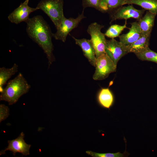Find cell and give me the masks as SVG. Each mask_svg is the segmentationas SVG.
<instances>
[{
  "instance_id": "6da1fadb",
  "label": "cell",
  "mask_w": 157,
  "mask_h": 157,
  "mask_svg": "<svg viewBox=\"0 0 157 157\" xmlns=\"http://www.w3.org/2000/svg\"><path fill=\"white\" fill-rule=\"evenodd\" d=\"M26 31L29 37L42 49L48 60V67L55 60L53 51V33L50 27L42 16H35L26 22Z\"/></svg>"
},
{
  "instance_id": "7a4b0ae2",
  "label": "cell",
  "mask_w": 157,
  "mask_h": 157,
  "mask_svg": "<svg viewBox=\"0 0 157 157\" xmlns=\"http://www.w3.org/2000/svg\"><path fill=\"white\" fill-rule=\"evenodd\" d=\"M31 87L23 74L19 73L14 79L9 80L1 93L0 100L7 102L9 105L16 103Z\"/></svg>"
},
{
  "instance_id": "3957f363",
  "label": "cell",
  "mask_w": 157,
  "mask_h": 157,
  "mask_svg": "<svg viewBox=\"0 0 157 157\" xmlns=\"http://www.w3.org/2000/svg\"><path fill=\"white\" fill-rule=\"evenodd\" d=\"M63 3V0H42L38 3L36 8L46 13L57 28L60 25L64 15Z\"/></svg>"
},
{
  "instance_id": "277c9868",
  "label": "cell",
  "mask_w": 157,
  "mask_h": 157,
  "mask_svg": "<svg viewBox=\"0 0 157 157\" xmlns=\"http://www.w3.org/2000/svg\"><path fill=\"white\" fill-rule=\"evenodd\" d=\"M104 26L95 22L88 26L87 31L91 36V40L95 49L96 58L105 53L106 40L101 30Z\"/></svg>"
},
{
  "instance_id": "5b68a950",
  "label": "cell",
  "mask_w": 157,
  "mask_h": 157,
  "mask_svg": "<svg viewBox=\"0 0 157 157\" xmlns=\"http://www.w3.org/2000/svg\"><path fill=\"white\" fill-rule=\"evenodd\" d=\"M95 67L93 78L95 80H101L107 78L111 73L115 72L117 66L104 53L97 58Z\"/></svg>"
},
{
  "instance_id": "8992f818",
  "label": "cell",
  "mask_w": 157,
  "mask_h": 157,
  "mask_svg": "<svg viewBox=\"0 0 157 157\" xmlns=\"http://www.w3.org/2000/svg\"><path fill=\"white\" fill-rule=\"evenodd\" d=\"M85 18L84 15V10L76 18H66L63 17L61 23L56 28L57 31L53 33V37L56 40H60L65 42L67 35L72 30L76 28L82 19Z\"/></svg>"
},
{
  "instance_id": "52a82bcc",
  "label": "cell",
  "mask_w": 157,
  "mask_h": 157,
  "mask_svg": "<svg viewBox=\"0 0 157 157\" xmlns=\"http://www.w3.org/2000/svg\"><path fill=\"white\" fill-rule=\"evenodd\" d=\"M105 54L117 65L119 60L128 53L126 46L114 39L106 40Z\"/></svg>"
},
{
  "instance_id": "ba28073f",
  "label": "cell",
  "mask_w": 157,
  "mask_h": 157,
  "mask_svg": "<svg viewBox=\"0 0 157 157\" xmlns=\"http://www.w3.org/2000/svg\"><path fill=\"white\" fill-rule=\"evenodd\" d=\"M144 9L138 10L132 5L118 7L112 13L111 16L110 23L117 20L134 18L138 20L142 17L145 11Z\"/></svg>"
},
{
  "instance_id": "9c48e42d",
  "label": "cell",
  "mask_w": 157,
  "mask_h": 157,
  "mask_svg": "<svg viewBox=\"0 0 157 157\" xmlns=\"http://www.w3.org/2000/svg\"><path fill=\"white\" fill-rule=\"evenodd\" d=\"M38 10L36 8L30 7L28 3L24 2L10 13L8 18L10 22L17 24L22 22H26L29 18L30 14Z\"/></svg>"
},
{
  "instance_id": "30bf717a",
  "label": "cell",
  "mask_w": 157,
  "mask_h": 157,
  "mask_svg": "<svg viewBox=\"0 0 157 157\" xmlns=\"http://www.w3.org/2000/svg\"><path fill=\"white\" fill-rule=\"evenodd\" d=\"M24 134L22 132L17 138L10 140H8V145L4 150L0 151V155L6 154V151L9 150L13 152L14 156L17 152L21 153L23 155L26 156L29 155V149L31 144H26L24 140Z\"/></svg>"
},
{
  "instance_id": "8fae6325",
  "label": "cell",
  "mask_w": 157,
  "mask_h": 157,
  "mask_svg": "<svg viewBox=\"0 0 157 157\" xmlns=\"http://www.w3.org/2000/svg\"><path fill=\"white\" fill-rule=\"evenodd\" d=\"M72 37L75 40L76 44L81 48L84 55L90 63L95 67L97 60L96 52L91 40L85 38L77 39Z\"/></svg>"
},
{
  "instance_id": "7c38bea8",
  "label": "cell",
  "mask_w": 157,
  "mask_h": 157,
  "mask_svg": "<svg viewBox=\"0 0 157 157\" xmlns=\"http://www.w3.org/2000/svg\"><path fill=\"white\" fill-rule=\"evenodd\" d=\"M131 24V26L128 32L119 36V41L126 46L132 44L142 35L138 22H134Z\"/></svg>"
},
{
  "instance_id": "4fadbf2b",
  "label": "cell",
  "mask_w": 157,
  "mask_h": 157,
  "mask_svg": "<svg viewBox=\"0 0 157 157\" xmlns=\"http://www.w3.org/2000/svg\"><path fill=\"white\" fill-rule=\"evenodd\" d=\"M156 15L147 11L138 22L142 35L150 34Z\"/></svg>"
},
{
  "instance_id": "5bb4252c",
  "label": "cell",
  "mask_w": 157,
  "mask_h": 157,
  "mask_svg": "<svg viewBox=\"0 0 157 157\" xmlns=\"http://www.w3.org/2000/svg\"><path fill=\"white\" fill-rule=\"evenodd\" d=\"M150 34L142 35L135 42L129 45L126 46L128 53H139L149 47Z\"/></svg>"
},
{
  "instance_id": "9a60e30c",
  "label": "cell",
  "mask_w": 157,
  "mask_h": 157,
  "mask_svg": "<svg viewBox=\"0 0 157 157\" xmlns=\"http://www.w3.org/2000/svg\"><path fill=\"white\" fill-rule=\"evenodd\" d=\"M97 99L102 107L110 109L113 104L114 99L113 95L108 88H102L99 92Z\"/></svg>"
},
{
  "instance_id": "2e32d148",
  "label": "cell",
  "mask_w": 157,
  "mask_h": 157,
  "mask_svg": "<svg viewBox=\"0 0 157 157\" xmlns=\"http://www.w3.org/2000/svg\"><path fill=\"white\" fill-rule=\"evenodd\" d=\"M18 66L14 63L10 68H6L5 67L0 68V92L3 91V86L11 77L18 71Z\"/></svg>"
},
{
  "instance_id": "e0dca14e",
  "label": "cell",
  "mask_w": 157,
  "mask_h": 157,
  "mask_svg": "<svg viewBox=\"0 0 157 157\" xmlns=\"http://www.w3.org/2000/svg\"><path fill=\"white\" fill-rule=\"evenodd\" d=\"M126 4L138 5L144 10L157 15V0H126Z\"/></svg>"
},
{
  "instance_id": "ac0fdd59",
  "label": "cell",
  "mask_w": 157,
  "mask_h": 157,
  "mask_svg": "<svg viewBox=\"0 0 157 157\" xmlns=\"http://www.w3.org/2000/svg\"><path fill=\"white\" fill-rule=\"evenodd\" d=\"M135 54L142 61H151L157 64V53L150 49L149 47Z\"/></svg>"
},
{
  "instance_id": "d6986e66",
  "label": "cell",
  "mask_w": 157,
  "mask_h": 157,
  "mask_svg": "<svg viewBox=\"0 0 157 157\" xmlns=\"http://www.w3.org/2000/svg\"><path fill=\"white\" fill-rule=\"evenodd\" d=\"M126 28V23L123 25L114 24L111 25L106 31L104 35L105 36L111 39L118 37L122 31Z\"/></svg>"
},
{
  "instance_id": "ffe728a7",
  "label": "cell",
  "mask_w": 157,
  "mask_h": 157,
  "mask_svg": "<svg viewBox=\"0 0 157 157\" xmlns=\"http://www.w3.org/2000/svg\"><path fill=\"white\" fill-rule=\"evenodd\" d=\"M82 5L83 10L87 7H91L101 12L107 11L104 6L101 0H82Z\"/></svg>"
},
{
  "instance_id": "44dd1931",
  "label": "cell",
  "mask_w": 157,
  "mask_h": 157,
  "mask_svg": "<svg viewBox=\"0 0 157 157\" xmlns=\"http://www.w3.org/2000/svg\"><path fill=\"white\" fill-rule=\"evenodd\" d=\"M85 152L87 154L92 157H124L127 156L129 155L126 151L123 153H121L119 152L100 153L91 151H87Z\"/></svg>"
},
{
  "instance_id": "7402d4cb",
  "label": "cell",
  "mask_w": 157,
  "mask_h": 157,
  "mask_svg": "<svg viewBox=\"0 0 157 157\" xmlns=\"http://www.w3.org/2000/svg\"><path fill=\"white\" fill-rule=\"evenodd\" d=\"M101 1L107 11L126 4V0H101Z\"/></svg>"
},
{
  "instance_id": "603a6c76",
  "label": "cell",
  "mask_w": 157,
  "mask_h": 157,
  "mask_svg": "<svg viewBox=\"0 0 157 157\" xmlns=\"http://www.w3.org/2000/svg\"><path fill=\"white\" fill-rule=\"evenodd\" d=\"M8 107L3 104L0 105V122L5 120L9 115Z\"/></svg>"
},
{
  "instance_id": "cb8c5ba5",
  "label": "cell",
  "mask_w": 157,
  "mask_h": 157,
  "mask_svg": "<svg viewBox=\"0 0 157 157\" xmlns=\"http://www.w3.org/2000/svg\"><path fill=\"white\" fill-rule=\"evenodd\" d=\"M29 0H25L24 2L28 3Z\"/></svg>"
}]
</instances>
